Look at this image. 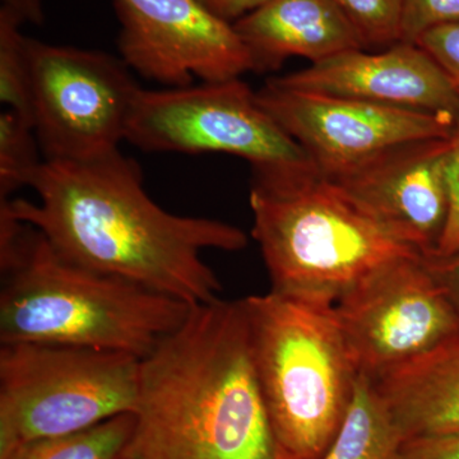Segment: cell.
<instances>
[{"instance_id":"cell-1","label":"cell","mask_w":459,"mask_h":459,"mask_svg":"<svg viewBox=\"0 0 459 459\" xmlns=\"http://www.w3.org/2000/svg\"><path fill=\"white\" fill-rule=\"evenodd\" d=\"M29 186L38 202L3 199L0 207L60 255L189 305L221 299L204 252L247 246L246 232L231 223L160 207L144 190L140 165L120 151L91 161H44Z\"/></svg>"},{"instance_id":"cell-2","label":"cell","mask_w":459,"mask_h":459,"mask_svg":"<svg viewBox=\"0 0 459 459\" xmlns=\"http://www.w3.org/2000/svg\"><path fill=\"white\" fill-rule=\"evenodd\" d=\"M129 459H280L243 301L193 305L141 359Z\"/></svg>"},{"instance_id":"cell-3","label":"cell","mask_w":459,"mask_h":459,"mask_svg":"<svg viewBox=\"0 0 459 459\" xmlns=\"http://www.w3.org/2000/svg\"><path fill=\"white\" fill-rule=\"evenodd\" d=\"M0 344H63L143 359L193 307L71 262L17 220L0 223Z\"/></svg>"},{"instance_id":"cell-4","label":"cell","mask_w":459,"mask_h":459,"mask_svg":"<svg viewBox=\"0 0 459 459\" xmlns=\"http://www.w3.org/2000/svg\"><path fill=\"white\" fill-rule=\"evenodd\" d=\"M252 170V235L271 291L333 307L380 265L421 255L380 228L314 169Z\"/></svg>"},{"instance_id":"cell-5","label":"cell","mask_w":459,"mask_h":459,"mask_svg":"<svg viewBox=\"0 0 459 459\" xmlns=\"http://www.w3.org/2000/svg\"><path fill=\"white\" fill-rule=\"evenodd\" d=\"M241 301L280 459H320L359 373L332 307L273 291Z\"/></svg>"},{"instance_id":"cell-6","label":"cell","mask_w":459,"mask_h":459,"mask_svg":"<svg viewBox=\"0 0 459 459\" xmlns=\"http://www.w3.org/2000/svg\"><path fill=\"white\" fill-rule=\"evenodd\" d=\"M141 359L48 343L0 344V459L133 413Z\"/></svg>"},{"instance_id":"cell-7","label":"cell","mask_w":459,"mask_h":459,"mask_svg":"<svg viewBox=\"0 0 459 459\" xmlns=\"http://www.w3.org/2000/svg\"><path fill=\"white\" fill-rule=\"evenodd\" d=\"M126 141L146 152L226 153L252 169H314L303 148L256 101L241 78L223 82L141 89Z\"/></svg>"},{"instance_id":"cell-8","label":"cell","mask_w":459,"mask_h":459,"mask_svg":"<svg viewBox=\"0 0 459 459\" xmlns=\"http://www.w3.org/2000/svg\"><path fill=\"white\" fill-rule=\"evenodd\" d=\"M32 124L44 161H91L119 152L142 89L122 57L27 38Z\"/></svg>"},{"instance_id":"cell-9","label":"cell","mask_w":459,"mask_h":459,"mask_svg":"<svg viewBox=\"0 0 459 459\" xmlns=\"http://www.w3.org/2000/svg\"><path fill=\"white\" fill-rule=\"evenodd\" d=\"M356 368L376 377L459 332V316L424 256H401L359 281L332 307Z\"/></svg>"},{"instance_id":"cell-10","label":"cell","mask_w":459,"mask_h":459,"mask_svg":"<svg viewBox=\"0 0 459 459\" xmlns=\"http://www.w3.org/2000/svg\"><path fill=\"white\" fill-rule=\"evenodd\" d=\"M255 96L328 180L402 144L451 137L458 117L287 89L271 78Z\"/></svg>"},{"instance_id":"cell-11","label":"cell","mask_w":459,"mask_h":459,"mask_svg":"<svg viewBox=\"0 0 459 459\" xmlns=\"http://www.w3.org/2000/svg\"><path fill=\"white\" fill-rule=\"evenodd\" d=\"M123 62L164 87L223 82L253 72L232 23L199 0H114Z\"/></svg>"},{"instance_id":"cell-12","label":"cell","mask_w":459,"mask_h":459,"mask_svg":"<svg viewBox=\"0 0 459 459\" xmlns=\"http://www.w3.org/2000/svg\"><path fill=\"white\" fill-rule=\"evenodd\" d=\"M449 152L451 137L411 142L329 181L389 235L430 256L448 211Z\"/></svg>"},{"instance_id":"cell-13","label":"cell","mask_w":459,"mask_h":459,"mask_svg":"<svg viewBox=\"0 0 459 459\" xmlns=\"http://www.w3.org/2000/svg\"><path fill=\"white\" fill-rule=\"evenodd\" d=\"M287 89L361 100L422 113L459 115V92L427 51L398 42L377 53L353 49L271 78Z\"/></svg>"},{"instance_id":"cell-14","label":"cell","mask_w":459,"mask_h":459,"mask_svg":"<svg viewBox=\"0 0 459 459\" xmlns=\"http://www.w3.org/2000/svg\"><path fill=\"white\" fill-rule=\"evenodd\" d=\"M253 72H274L289 57L314 63L364 49L358 33L333 0H268L234 23Z\"/></svg>"},{"instance_id":"cell-15","label":"cell","mask_w":459,"mask_h":459,"mask_svg":"<svg viewBox=\"0 0 459 459\" xmlns=\"http://www.w3.org/2000/svg\"><path fill=\"white\" fill-rule=\"evenodd\" d=\"M374 380L406 442L459 433V332Z\"/></svg>"},{"instance_id":"cell-16","label":"cell","mask_w":459,"mask_h":459,"mask_svg":"<svg viewBox=\"0 0 459 459\" xmlns=\"http://www.w3.org/2000/svg\"><path fill=\"white\" fill-rule=\"evenodd\" d=\"M404 443L376 380L359 371L341 427L320 459H400Z\"/></svg>"},{"instance_id":"cell-17","label":"cell","mask_w":459,"mask_h":459,"mask_svg":"<svg viewBox=\"0 0 459 459\" xmlns=\"http://www.w3.org/2000/svg\"><path fill=\"white\" fill-rule=\"evenodd\" d=\"M134 427V415L124 413L77 433L26 444L3 459H129Z\"/></svg>"},{"instance_id":"cell-18","label":"cell","mask_w":459,"mask_h":459,"mask_svg":"<svg viewBox=\"0 0 459 459\" xmlns=\"http://www.w3.org/2000/svg\"><path fill=\"white\" fill-rule=\"evenodd\" d=\"M21 26L13 14L0 8V101L32 124L31 68Z\"/></svg>"},{"instance_id":"cell-19","label":"cell","mask_w":459,"mask_h":459,"mask_svg":"<svg viewBox=\"0 0 459 459\" xmlns=\"http://www.w3.org/2000/svg\"><path fill=\"white\" fill-rule=\"evenodd\" d=\"M32 124L9 108L0 113V201L29 186L42 165Z\"/></svg>"},{"instance_id":"cell-20","label":"cell","mask_w":459,"mask_h":459,"mask_svg":"<svg viewBox=\"0 0 459 459\" xmlns=\"http://www.w3.org/2000/svg\"><path fill=\"white\" fill-rule=\"evenodd\" d=\"M351 23L364 49L400 42L402 0H333Z\"/></svg>"},{"instance_id":"cell-21","label":"cell","mask_w":459,"mask_h":459,"mask_svg":"<svg viewBox=\"0 0 459 459\" xmlns=\"http://www.w3.org/2000/svg\"><path fill=\"white\" fill-rule=\"evenodd\" d=\"M459 22V0H402L400 42L416 44L435 29Z\"/></svg>"},{"instance_id":"cell-22","label":"cell","mask_w":459,"mask_h":459,"mask_svg":"<svg viewBox=\"0 0 459 459\" xmlns=\"http://www.w3.org/2000/svg\"><path fill=\"white\" fill-rule=\"evenodd\" d=\"M446 184H448V211H446V223L435 252L430 256H449L459 252V115L451 135Z\"/></svg>"},{"instance_id":"cell-23","label":"cell","mask_w":459,"mask_h":459,"mask_svg":"<svg viewBox=\"0 0 459 459\" xmlns=\"http://www.w3.org/2000/svg\"><path fill=\"white\" fill-rule=\"evenodd\" d=\"M459 90V22L429 30L416 42Z\"/></svg>"},{"instance_id":"cell-24","label":"cell","mask_w":459,"mask_h":459,"mask_svg":"<svg viewBox=\"0 0 459 459\" xmlns=\"http://www.w3.org/2000/svg\"><path fill=\"white\" fill-rule=\"evenodd\" d=\"M400 459H459V433L407 440Z\"/></svg>"},{"instance_id":"cell-25","label":"cell","mask_w":459,"mask_h":459,"mask_svg":"<svg viewBox=\"0 0 459 459\" xmlns=\"http://www.w3.org/2000/svg\"><path fill=\"white\" fill-rule=\"evenodd\" d=\"M424 261L459 316V252L449 256H424Z\"/></svg>"},{"instance_id":"cell-26","label":"cell","mask_w":459,"mask_h":459,"mask_svg":"<svg viewBox=\"0 0 459 459\" xmlns=\"http://www.w3.org/2000/svg\"><path fill=\"white\" fill-rule=\"evenodd\" d=\"M199 2L216 16L234 25L240 18L261 7L268 0H199Z\"/></svg>"},{"instance_id":"cell-27","label":"cell","mask_w":459,"mask_h":459,"mask_svg":"<svg viewBox=\"0 0 459 459\" xmlns=\"http://www.w3.org/2000/svg\"><path fill=\"white\" fill-rule=\"evenodd\" d=\"M2 9L13 14L21 23L41 25L44 9L41 0H2Z\"/></svg>"},{"instance_id":"cell-28","label":"cell","mask_w":459,"mask_h":459,"mask_svg":"<svg viewBox=\"0 0 459 459\" xmlns=\"http://www.w3.org/2000/svg\"><path fill=\"white\" fill-rule=\"evenodd\" d=\"M458 92H459V90H458Z\"/></svg>"}]
</instances>
